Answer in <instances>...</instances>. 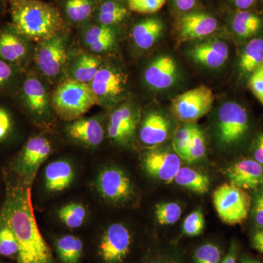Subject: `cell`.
I'll return each instance as SVG.
<instances>
[{
    "instance_id": "cell-15",
    "label": "cell",
    "mask_w": 263,
    "mask_h": 263,
    "mask_svg": "<svg viewBox=\"0 0 263 263\" xmlns=\"http://www.w3.org/2000/svg\"><path fill=\"white\" fill-rule=\"evenodd\" d=\"M27 41L11 25L0 29V59L18 67L28 56Z\"/></svg>"
},
{
    "instance_id": "cell-49",
    "label": "cell",
    "mask_w": 263,
    "mask_h": 263,
    "mask_svg": "<svg viewBox=\"0 0 263 263\" xmlns=\"http://www.w3.org/2000/svg\"><path fill=\"white\" fill-rule=\"evenodd\" d=\"M240 263H260L258 262V261L254 260V259L252 258H249V257H245V258L242 259L241 262Z\"/></svg>"
},
{
    "instance_id": "cell-25",
    "label": "cell",
    "mask_w": 263,
    "mask_h": 263,
    "mask_svg": "<svg viewBox=\"0 0 263 263\" xmlns=\"http://www.w3.org/2000/svg\"><path fill=\"white\" fill-rule=\"evenodd\" d=\"M163 24L159 19L150 18L140 22L133 27L132 37L135 44L143 50L149 49L160 37Z\"/></svg>"
},
{
    "instance_id": "cell-16",
    "label": "cell",
    "mask_w": 263,
    "mask_h": 263,
    "mask_svg": "<svg viewBox=\"0 0 263 263\" xmlns=\"http://www.w3.org/2000/svg\"><path fill=\"white\" fill-rule=\"evenodd\" d=\"M217 27L216 19L205 13L184 15L179 22L180 38L182 41L201 39L215 32Z\"/></svg>"
},
{
    "instance_id": "cell-37",
    "label": "cell",
    "mask_w": 263,
    "mask_h": 263,
    "mask_svg": "<svg viewBox=\"0 0 263 263\" xmlns=\"http://www.w3.org/2000/svg\"><path fill=\"white\" fill-rule=\"evenodd\" d=\"M205 228V219L201 211L196 210L189 214L183 222V233L187 236L200 235Z\"/></svg>"
},
{
    "instance_id": "cell-32",
    "label": "cell",
    "mask_w": 263,
    "mask_h": 263,
    "mask_svg": "<svg viewBox=\"0 0 263 263\" xmlns=\"http://www.w3.org/2000/svg\"><path fill=\"white\" fill-rule=\"evenodd\" d=\"M86 216V209L81 204H67L59 211L60 220L72 229L80 228L84 224Z\"/></svg>"
},
{
    "instance_id": "cell-21",
    "label": "cell",
    "mask_w": 263,
    "mask_h": 263,
    "mask_svg": "<svg viewBox=\"0 0 263 263\" xmlns=\"http://www.w3.org/2000/svg\"><path fill=\"white\" fill-rule=\"evenodd\" d=\"M170 124L164 116L157 112L148 114L142 124L140 138L148 146H157L164 143L168 137Z\"/></svg>"
},
{
    "instance_id": "cell-20",
    "label": "cell",
    "mask_w": 263,
    "mask_h": 263,
    "mask_svg": "<svg viewBox=\"0 0 263 263\" xmlns=\"http://www.w3.org/2000/svg\"><path fill=\"white\" fill-rule=\"evenodd\" d=\"M69 136L89 146H97L103 141L104 130L95 119H79L67 127Z\"/></svg>"
},
{
    "instance_id": "cell-18",
    "label": "cell",
    "mask_w": 263,
    "mask_h": 263,
    "mask_svg": "<svg viewBox=\"0 0 263 263\" xmlns=\"http://www.w3.org/2000/svg\"><path fill=\"white\" fill-rule=\"evenodd\" d=\"M229 46L219 40L197 44L190 51V56L197 63L209 67L219 68L228 60Z\"/></svg>"
},
{
    "instance_id": "cell-17",
    "label": "cell",
    "mask_w": 263,
    "mask_h": 263,
    "mask_svg": "<svg viewBox=\"0 0 263 263\" xmlns=\"http://www.w3.org/2000/svg\"><path fill=\"white\" fill-rule=\"evenodd\" d=\"M177 77V65L172 57L161 56L148 65L144 72L146 84L153 89L162 90L173 86Z\"/></svg>"
},
{
    "instance_id": "cell-5",
    "label": "cell",
    "mask_w": 263,
    "mask_h": 263,
    "mask_svg": "<svg viewBox=\"0 0 263 263\" xmlns=\"http://www.w3.org/2000/svg\"><path fill=\"white\" fill-rule=\"evenodd\" d=\"M213 202L221 220L230 226L243 222L252 205L248 194L230 183L216 189L213 193Z\"/></svg>"
},
{
    "instance_id": "cell-45",
    "label": "cell",
    "mask_w": 263,
    "mask_h": 263,
    "mask_svg": "<svg viewBox=\"0 0 263 263\" xmlns=\"http://www.w3.org/2000/svg\"><path fill=\"white\" fill-rule=\"evenodd\" d=\"M238 10H252L259 0H230Z\"/></svg>"
},
{
    "instance_id": "cell-4",
    "label": "cell",
    "mask_w": 263,
    "mask_h": 263,
    "mask_svg": "<svg viewBox=\"0 0 263 263\" xmlns=\"http://www.w3.org/2000/svg\"><path fill=\"white\" fill-rule=\"evenodd\" d=\"M218 136L226 146L240 144L248 138L252 122L248 110L238 102H226L218 112Z\"/></svg>"
},
{
    "instance_id": "cell-50",
    "label": "cell",
    "mask_w": 263,
    "mask_h": 263,
    "mask_svg": "<svg viewBox=\"0 0 263 263\" xmlns=\"http://www.w3.org/2000/svg\"><path fill=\"white\" fill-rule=\"evenodd\" d=\"M148 263H178L176 262H175L174 260H171V259H163L162 260H157V261H153V262H151Z\"/></svg>"
},
{
    "instance_id": "cell-13",
    "label": "cell",
    "mask_w": 263,
    "mask_h": 263,
    "mask_svg": "<svg viewBox=\"0 0 263 263\" xmlns=\"http://www.w3.org/2000/svg\"><path fill=\"white\" fill-rule=\"evenodd\" d=\"M230 183L242 190H258L263 186V164L254 159L235 162L226 171Z\"/></svg>"
},
{
    "instance_id": "cell-3",
    "label": "cell",
    "mask_w": 263,
    "mask_h": 263,
    "mask_svg": "<svg viewBox=\"0 0 263 263\" xmlns=\"http://www.w3.org/2000/svg\"><path fill=\"white\" fill-rule=\"evenodd\" d=\"M100 104L90 85L69 79L61 83L52 96L57 114L66 121H75Z\"/></svg>"
},
{
    "instance_id": "cell-43",
    "label": "cell",
    "mask_w": 263,
    "mask_h": 263,
    "mask_svg": "<svg viewBox=\"0 0 263 263\" xmlns=\"http://www.w3.org/2000/svg\"><path fill=\"white\" fill-rule=\"evenodd\" d=\"M11 119L6 110L0 108V140L4 139L11 129Z\"/></svg>"
},
{
    "instance_id": "cell-28",
    "label": "cell",
    "mask_w": 263,
    "mask_h": 263,
    "mask_svg": "<svg viewBox=\"0 0 263 263\" xmlns=\"http://www.w3.org/2000/svg\"><path fill=\"white\" fill-rule=\"evenodd\" d=\"M101 61L98 57L91 54H82L76 59L71 67L72 79L91 84L101 67Z\"/></svg>"
},
{
    "instance_id": "cell-8",
    "label": "cell",
    "mask_w": 263,
    "mask_h": 263,
    "mask_svg": "<svg viewBox=\"0 0 263 263\" xmlns=\"http://www.w3.org/2000/svg\"><path fill=\"white\" fill-rule=\"evenodd\" d=\"M97 186L101 196L112 203L127 202L135 193L131 180L117 167L103 170L97 179Z\"/></svg>"
},
{
    "instance_id": "cell-1",
    "label": "cell",
    "mask_w": 263,
    "mask_h": 263,
    "mask_svg": "<svg viewBox=\"0 0 263 263\" xmlns=\"http://www.w3.org/2000/svg\"><path fill=\"white\" fill-rule=\"evenodd\" d=\"M0 220L10 227L16 238L17 263H53L51 249L40 231L33 212L29 183L7 180Z\"/></svg>"
},
{
    "instance_id": "cell-51",
    "label": "cell",
    "mask_w": 263,
    "mask_h": 263,
    "mask_svg": "<svg viewBox=\"0 0 263 263\" xmlns=\"http://www.w3.org/2000/svg\"><path fill=\"white\" fill-rule=\"evenodd\" d=\"M0 263H3V262H0Z\"/></svg>"
},
{
    "instance_id": "cell-46",
    "label": "cell",
    "mask_w": 263,
    "mask_h": 263,
    "mask_svg": "<svg viewBox=\"0 0 263 263\" xmlns=\"http://www.w3.org/2000/svg\"><path fill=\"white\" fill-rule=\"evenodd\" d=\"M252 242L254 248L263 254V228L257 229L254 233Z\"/></svg>"
},
{
    "instance_id": "cell-30",
    "label": "cell",
    "mask_w": 263,
    "mask_h": 263,
    "mask_svg": "<svg viewBox=\"0 0 263 263\" xmlns=\"http://www.w3.org/2000/svg\"><path fill=\"white\" fill-rule=\"evenodd\" d=\"M127 15V10L122 5L113 0H106L99 7L97 18L101 25L112 27L122 22Z\"/></svg>"
},
{
    "instance_id": "cell-19",
    "label": "cell",
    "mask_w": 263,
    "mask_h": 263,
    "mask_svg": "<svg viewBox=\"0 0 263 263\" xmlns=\"http://www.w3.org/2000/svg\"><path fill=\"white\" fill-rule=\"evenodd\" d=\"M20 98L24 105L33 114H43L48 107L46 89L36 76L29 75L21 86Z\"/></svg>"
},
{
    "instance_id": "cell-40",
    "label": "cell",
    "mask_w": 263,
    "mask_h": 263,
    "mask_svg": "<svg viewBox=\"0 0 263 263\" xmlns=\"http://www.w3.org/2000/svg\"><path fill=\"white\" fill-rule=\"evenodd\" d=\"M247 86L263 106V65L249 78Z\"/></svg>"
},
{
    "instance_id": "cell-12",
    "label": "cell",
    "mask_w": 263,
    "mask_h": 263,
    "mask_svg": "<svg viewBox=\"0 0 263 263\" xmlns=\"http://www.w3.org/2000/svg\"><path fill=\"white\" fill-rule=\"evenodd\" d=\"M125 76L110 67H101L90 84L100 103L111 102L119 98L125 89Z\"/></svg>"
},
{
    "instance_id": "cell-2",
    "label": "cell",
    "mask_w": 263,
    "mask_h": 263,
    "mask_svg": "<svg viewBox=\"0 0 263 263\" xmlns=\"http://www.w3.org/2000/svg\"><path fill=\"white\" fill-rule=\"evenodd\" d=\"M10 25L28 41L41 43L64 28L59 10L41 0H10Z\"/></svg>"
},
{
    "instance_id": "cell-41",
    "label": "cell",
    "mask_w": 263,
    "mask_h": 263,
    "mask_svg": "<svg viewBox=\"0 0 263 263\" xmlns=\"http://www.w3.org/2000/svg\"><path fill=\"white\" fill-rule=\"evenodd\" d=\"M18 67L0 59V92L14 81Z\"/></svg>"
},
{
    "instance_id": "cell-11",
    "label": "cell",
    "mask_w": 263,
    "mask_h": 263,
    "mask_svg": "<svg viewBox=\"0 0 263 263\" xmlns=\"http://www.w3.org/2000/svg\"><path fill=\"white\" fill-rule=\"evenodd\" d=\"M143 167L152 177L171 183L181 167V157L167 151L152 150L143 157Z\"/></svg>"
},
{
    "instance_id": "cell-14",
    "label": "cell",
    "mask_w": 263,
    "mask_h": 263,
    "mask_svg": "<svg viewBox=\"0 0 263 263\" xmlns=\"http://www.w3.org/2000/svg\"><path fill=\"white\" fill-rule=\"evenodd\" d=\"M138 114L129 105L119 107L112 113L109 121L108 136L116 143H129L136 133Z\"/></svg>"
},
{
    "instance_id": "cell-44",
    "label": "cell",
    "mask_w": 263,
    "mask_h": 263,
    "mask_svg": "<svg viewBox=\"0 0 263 263\" xmlns=\"http://www.w3.org/2000/svg\"><path fill=\"white\" fill-rule=\"evenodd\" d=\"M252 151L254 160L263 164V133L256 138Z\"/></svg>"
},
{
    "instance_id": "cell-31",
    "label": "cell",
    "mask_w": 263,
    "mask_h": 263,
    "mask_svg": "<svg viewBox=\"0 0 263 263\" xmlns=\"http://www.w3.org/2000/svg\"><path fill=\"white\" fill-rule=\"evenodd\" d=\"M95 0H67L65 10L67 18L74 23H82L92 14Z\"/></svg>"
},
{
    "instance_id": "cell-9",
    "label": "cell",
    "mask_w": 263,
    "mask_h": 263,
    "mask_svg": "<svg viewBox=\"0 0 263 263\" xmlns=\"http://www.w3.org/2000/svg\"><path fill=\"white\" fill-rule=\"evenodd\" d=\"M34 60L38 68L45 76L56 77L61 72L67 60V49L64 38L57 34L38 43Z\"/></svg>"
},
{
    "instance_id": "cell-42",
    "label": "cell",
    "mask_w": 263,
    "mask_h": 263,
    "mask_svg": "<svg viewBox=\"0 0 263 263\" xmlns=\"http://www.w3.org/2000/svg\"><path fill=\"white\" fill-rule=\"evenodd\" d=\"M252 214L257 229L263 228V186L257 190L254 195Z\"/></svg>"
},
{
    "instance_id": "cell-6",
    "label": "cell",
    "mask_w": 263,
    "mask_h": 263,
    "mask_svg": "<svg viewBox=\"0 0 263 263\" xmlns=\"http://www.w3.org/2000/svg\"><path fill=\"white\" fill-rule=\"evenodd\" d=\"M214 101L212 89L202 85L175 98L172 103L173 111L183 122H196L211 110Z\"/></svg>"
},
{
    "instance_id": "cell-38",
    "label": "cell",
    "mask_w": 263,
    "mask_h": 263,
    "mask_svg": "<svg viewBox=\"0 0 263 263\" xmlns=\"http://www.w3.org/2000/svg\"><path fill=\"white\" fill-rule=\"evenodd\" d=\"M221 251L217 246L205 243L196 249L194 255L195 263H220Z\"/></svg>"
},
{
    "instance_id": "cell-7",
    "label": "cell",
    "mask_w": 263,
    "mask_h": 263,
    "mask_svg": "<svg viewBox=\"0 0 263 263\" xmlns=\"http://www.w3.org/2000/svg\"><path fill=\"white\" fill-rule=\"evenodd\" d=\"M51 146L47 138L36 136L29 139L13 164V171L24 182L30 183L41 164L48 158Z\"/></svg>"
},
{
    "instance_id": "cell-10",
    "label": "cell",
    "mask_w": 263,
    "mask_h": 263,
    "mask_svg": "<svg viewBox=\"0 0 263 263\" xmlns=\"http://www.w3.org/2000/svg\"><path fill=\"white\" fill-rule=\"evenodd\" d=\"M131 235L125 226L115 223L104 233L100 245V253L106 263L122 262L129 252Z\"/></svg>"
},
{
    "instance_id": "cell-35",
    "label": "cell",
    "mask_w": 263,
    "mask_h": 263,
    "mask_svg": "<svg viewBox=\"0 0 263 263\" xmlns=\"http://www.w3.org/2000/svg\"><path fill=\"white\" fill-rule=\"evenodd\" d=\"M196 126L193 124H186L180 128L175 134L174 138V148L175 152L181 159L184 160L194 132Z\"/></svg>"
},
{
    "instance_id": "cell-33",
    "label": "cell",
    "mask_w": 263,
    "mask_h": 263,
    "mask_svg": "<svg viewBox=\"0 0 263 263\" xmlns=\"http://www.w3.org/2000/svg\"><path fill=\"white\" fill-rule=\"evenodd\" d=\"M181 208L176 202H162L156 206L155 215L161 226H171L181 218Z\"/></svg>"
},
{
    "instance_id": "cell-22",
    "label": "cell",
    "mask_w": 263,
    "mask_h": 263,
    "mask_svg": "<svg viewBox=\"0 0 263 263\" xmlns=\"http://www.w3.org/2000/svg\"><path fill=\"white\" fill-rule=\"evenodd\" d=\"M231 27L237 37L248 41L260 36L263 17L252 10H238L232 18Z\"/></svg>"
},
{
    "instance_id": "cell-39",
    "label": "cell",
    "mask_w": 263,
    "mask_h": 263,
    "mask_svg": "<svg viewBox=\"0 0 263 263\" xmlns=\"http://www.w3.org/2000/svg\"><path fill=\"white\" fill-rule=\"evenodd\" d=\"M167 0H128L129 10L138 13H154L160 10Z\"/></svg>"
},
{
    "instance_id": "cell-24",
    "label": "cell",
    "mask_w": 263,
    "mask_h": 263,
    "mask_svg": "<svg viewBox=\"0 0 263 263\" xmlns=\"http://www.w3.org/2000/svg\"><path fill=\"white\" fill-rule=\"evenodd\" d=\"M73 179V168L66 161H55L45 170V184L51 192L63 191L70 186Z\"/></svg>"
},
{
    "instance_id": "cell-23",
    "label": "cell",
    "mask_w": 263,
    "mask_h": 263,
    "mask_svg": "<svg viewBox=\"0 0 263 263\" xmlns=\"http://www.w3.org/2000/svg\"><path fill=\"white\" fill-rule=\"evenodd\" d=\"M263 65V36L252 38L246 42L240 52L238 67L242 77L248 81L251 75Z\"/></svg>"
},
{
    "instance_id": "cell-27",
    "label": "cell",
    "mask_w": 263,
    "mask_h": 263,
    "mask_svg": "<svg viewBox=\"0 0 263 263\" xmlns=\"http://www.w3.org/2000/svg\"><path fill=\"white\" fill-rule=\"evenodd\" d=\"M175 182L179 186L197 194H205L210 188V179L206 175L189 167H181L175 176Z\"/></svg>"
},
{
    "instance_id": "cell-36",
    "label": "cell",
    "mask_w": 263,
    "mask_h": 263,
    "mask_svg": "<svg viewBox=\"0 0 263 263\" xmlns=\"http://www.w3.org/2000/svg\"><path fill=\"white\" fill-rule=\"evenodd\" d=\"M205 152L206 144L205 136L201 129L196 127L184 160L188 162H196L204 157Z\"/></svg>"
},
{
    "instance_id": "cell-48",
    "label": "cell",
    "mask_w": 263,
    "mask_h": 263,
    "mask_svg": "<svg viewBox=\"0 0 263 263\" xmlns=\"http://www.w3.org/2000/svg\"><path fill=\"white\" fill-rule=\"evenodd\" d=\"M176 6L181 11H189L195 7L196 0H175Z\"/></svg>"
},
{
    "instance_id": "cell-34",
    "label": "cell",
    "mask_w": 263,
    "mask_h": 263,
    "mask_svg": "<svg viewBox=\"0 0 263 263\" xmlns=\"http://www.w3.org/2000/svg\"><path fill=\"white\" fill-rule=\"evenodd\" d=\"M18 252V242L13 230L0 220V255L5 257H17Z\"/></svg>"
},
{
    "instance_id": "cell-26",
    "label": "cell",
    "mask_w": 263,
    "mask_h": 263,
    "mask_svg": "<svg viewBox=\"0 0 263 263\" xmlns=\"http://www.w3.org/2000/svg\"><path fill=\"white\" fill-rule=\"evenodd\" d=\"M116 41V34L111 27L92 26L84 34L86 46L95 53H104L111 49Z\"/></svg>"
},
{
    "instance_id": "cell-47",
    "label": "cell",
    "mask_w": 263,
    "mask_h": 263,
    "mask_svg": "<svg viewBox=\"0 0 263 263\" xmlns=\"http://www.w3.org/2000/svg\"><path fill=\"white\" fill-rule=\"evenodd\" d=\"M237 254H238V247L236 243L233 242L230 246L229 252L221 263H236Z\"/></svg>"
},
{
    "instance_id": "cell-29",
    "label": "cell",
    "mask_w": 263,
    "mask_h": 263,
    "mask_svg": "<svg viewBox=\"0 0 263 263\" xmlns=\"http://www.w3.org/2000/svg\"><path fill=\"white\" fill-rule=\"evenodd\" d=\"M56 247L62 263H77L82 255L84 245L78 237L67 235L57 240Z\"/></svg>"
}]
</instances>
